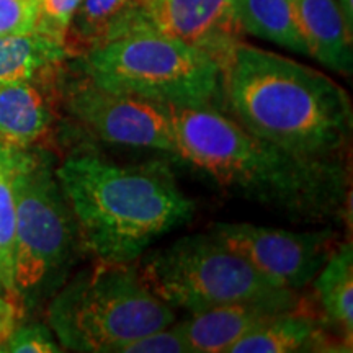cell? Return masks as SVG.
Wrapping results in <instances>:
<instances>
[{"label": "cell", "instance_id": "15", "mask_svg": "<svg viewBox=\"0 0 353 353\" xmlns=\"http://www.w3.org/2000/svg\"><path fill=\"white\" fill-rule=\"evenodd\" d=\"M141 8L143 0H82L65 34L69 56L136 32Z\"/></svg>", "mask_w": 353, "mask_h": 353}, {"label": "cell", "instance_id": "13", "mask_svg": "<svg viewBox=\"0 0 353 353\" xmlns=\"http://www.w3.org/2000/svg\"><path fill=\"white\" fill-rule=\"evenodd\" d=\"M51 100L39 82L0 83V141L32 149L52 126Z\"/></svg>", "mask_w": 353, "mask_h": 353}, {"label": "cell", "instance_id": "26", "mask_svg": "<svg viewBox=\"0 0 353 353\" xmlns=\"http://www.w3.org/2000/svg\"><path fill=\"white\" fill-rule=\"evenodd\" d=\"M0 296H10V294H8L7 288H6V285H3V281H2V280H0Z\"/></svg>", "mask_w": 353, "mask_h": 353}, {"label": "cell", "instance_id": "7", "mask_svg": "<svg viewBox=\"0 0 353 353\" xmlns=\"http://www.w3.org/2000/svg\"><path fill=\"white\" fill-rule=\"evenodd\" d=\"M138 272L159 299L192 314L223 304L291 293L268 283L211 232L182 237L154 250L143 259Z\"/></svg>", "mask_w": 353, "mask_h": 353}, {"label": "cell", "instance_id": "5", "mask_svg": "<svg viewBox=\"0 0 353 353\" xmlns=\"http://www.w3.org/2000/svg\"><path fill=\"white\" fill-rule=\"evenodd\" d=\"M77 59L83 77L114 94L175 108L214 105L221 99L219 61L152 30L123 34Z\"/></svg>", "mask_w": 353, "mask_h": 353}, {"label": "cell", "instance_id": "11", "mask_svg": "<svg viewBox=\"0 0 353 353\" xmlns=\"http://www.w3.org/2000/svg\"><path fill=\"white\" fill-rule=\"evenodd\" d=\"M296 291L280 296L223 304L193 312L180 324L192 353H228L245 334L278 312L298 306Z\"/></svg>", "mask_w": 353, "mask_h": 353}, {"label": "cell", "instance_id": "10", "mask_svg": "<svg viewBox=\"0 0 353 353\" xmlns=\"http://www.w3.org/2000/svg\"><path fill=\"white\" fill-rule=\"evenodd\" d=\"M139 30L182 39L206 51L219 64L244 33L234 10V0H143Z\"/></svg>", "mask_w": 353, "mask_h": 353}, {"label": "cell", "instance_id": "17", "mask_svg": "<svg viewBox=\"0 0 353 353\" xmlns=\"http://www.w3.org/2000/svg\"><path fill=\"white\" fill-rule=\"evenodd\" d=\"M234 10L242 33L309 56L293 0H234Z\"/></svg>", "mask_w": 353, "mask_h": 353}, {"label": "cell", "instance_id": "2", "mask_svg": "<svg viewBox=\"0 0 353 353\" xmlns=\"http://www.w3.org/2000/svg\"><path fill=\"white\" fill-rule=\"evenodd\" d=\"M229 117L260 139L307 156L335 157L352 134V100L321 70L242 39L221 64Z\"/></svg>", "mask_w": 353, "mask_h": 353}, {"label": "cell", "instance_id": "6", "mask_svg": "<svg viewBox=\"0 0 353 353\" xmlns=\"http://www.w3.org/2000/svg\"><path fill=\"white\" fill-rule=\"evenodd\" d=\"M79 228L46 152L23 149L17 176L13 290L23 309L63 283L77 247Z\"/></svg>", "mask_w": 353, "mask_h": 353}, {"label": "cell", "instance_id": "21", "mask_svg": "<svg viewBox=\"0 0 353 353\" xmlns=\"http://www.w3.org/2000/svg\"><path fill=\"white\" fill-rule=\"evenodd\" d=\"M118 353H192L180 324L141 335L120 347Z\"/></svg>", "mask_w": 353, "mask_h": 353}, {"label": "cell", "instance_id": "25", "mask_svg": "<svg viewBox=\"0 0 353 353\" xmlns=\"http://www.w3.org/2000/svg\"><path fill=\"white\" fill-rule=\"evenodd\" d=\"M337 2L343 13V17H345L348 26L353 28V0H337Z\"/></svg>", "mask_w": 353, "mask_h": 353}, {"label": "cell", "instance_id": "14", "mask_svg": "<svg viewBox=\"0 0 353 353\" xmlns=\"http://www.w3.org/2000/svg\"><path fill=\"white\" fill-rule=\"evenodd\" d=\"M69 57L64 43L39 30L0 37V83H46Z\"/></svg>", "mask_w": 353, "mask_h": 353}, {"label": "cell", "instance_id": "3", "mask_svg": "<svg viewBox=\"0 0 353 353\" xmlns=\"http://www.w3.org/2000/svg\"><path fill=\"white\" fill-rule=\"evenodd\" d=\"M56 176L82 247L100 262L134 263L195 213V203L164 165H123L83 151L65 157Z\"/></svg>", "mask_w": 353, "mask_h": 353}, {"label": "cell", "instance_id": "23", "mask_svg": "<svg viewBox=\"0 0 353 353\" xmlns=\"http://www.w3.org/2000/svg\"><path fill=\"white\" fill-rule=\"evenodd\" d=\"M38 0H0V37L37 30Z\"/></svg>", "mask_w": 353, "mask_h": 353}, {"label": "cell", "instance_id": "22", "mask_svg": "<svg viewBox=\"0 0 353 353\" xmlns=\"http://www.w3.org/2000/svg\"><path fill=\"white\" fill-rule=\"evenodd\" d=\"M82 0H38L37 30L65 44L70 20Z\"/></svg>", "mask_w": 353, "mask_h": 353}, {"label": "cell", "instance_id": "9", "mask_svg": "<svg viewBox=\"0 0 353 353\" xmlns=\"http://www.w3.org/2000/svg\"><path fill=\"white\" fill-rule=\"evenodd\" d=\"M65 110L97 139L107 144L175 154V132L165 105L114 94L87 77L70 83Z\"/></svg>", "mask_w": 353, "mask_h": 353}, {"label": "cell", "instance_id": "8", "mask_svg": "<svg viewBox=\"0 0 353 353\" xmlns=\"http://www.w3.org/2000/svg\"><path fill=\"white\" fill-rule=\"evenodd\" d=\"M211 234L239 254L268 283L281 290H303L334 252L337 232L285 231L249 223H216Z\"/></svg>", "mask_w": 353, "mask_h": 353}, {"label": "cell", "instance_id": "19", "mask_svg": "<svg viewBox=\"0 0 353 353\" xmlns=\"http://www.w3.org/2000/svg\"><path fill=\"white\" fill-rule=\"evenodd\" d=\"M21 157L23 149L0 141V280L3 281L12 298H15L13 247L17 223V176Z\"/></svg>", "mask_w": 353, "mask_h": 353}, {"label": "cell", "instance_id": "20", "mask_svg": "<svg viewBox=\"0 0 353 353\" xmlns=\"http://www.w3.org/2000/svg\"><path fill=\"white\" fill-rule=\"evenodd\" d=\"M61 350L63 347L56 341V335L43 324H19L0 347V353H54Z\"/></svg>", "mask_w": 353, "mask_h": 353}, {"label": "cell", "instance_id": "24", "mask_svg": "<svg viewBox=\"0 0 353 353\" xmlns=\"http://www.w3.org/2000/svg\"><path fill=\"white\" fill-rule=\"evenodd\" d=\"M23 306L12 296H0V347L7 342L23 317Z\"/></svg>", "mask_w": 353, "mask_h": 353}, {"label": "cell", "instance_id": "1", "mask_svg": "<svg viewBox=\"0 0 353 353\" xmlns=\"http://www.w3.org/2000/svg\"><path fill=\"white\" fill-rule=\"evenodd\" d=\"M175 156L223 187L291 216L319 223L348 198V174L335 157L307 156L260 139L214 105L169 107Z\"/></svg>", "mask_w": 353, "mask_h": 353}, {"label": "cell", "instance_id": "4", "mask_svg": "<svg viewBox=\"0 0 353 353\" xmlns=\"http://www.w3.org/2000/svg\"><path fill=\"white\" fill-rule=\"evenodd\" d=\"M48 321L68 350L118 353L141 335L169 327L175 312L149 290L132 263L97 260L57 291Z\"/></svg>", "mask_w": 353, "mask_h": 353}, {"label": "cell", "instance_id": "12", "mask_svg": "<svg viewBox=\"0 0 353 353\" xmlns=\"http://www.w3.org/2000/svg\"><path fill=\"white\" fill-rule=\"evenodd\" d=\"M293 6L309 57L334 72L350 76L353 28L348 26L337 0H293Z\"/></svg>", "mask_w": 353, "mask_h": 353}, {"label": "cell", "instance_id": "18", "mask_svg": "<svg viewBox=\"0 0 353 353\" xmlns=\"http://www.w3.org/2000/svg\"><path fill=\"white\" fill-rule=\"evenodd\" d=\"M327 322L341 330L345 342L353 335V245L342 242L311 281Z\"/></svg>", "mask_w": 353, "mask_h": 353}, {"label": "cell", "instance_id": "16", "mask_svg": "<svg viewBox=\"0 0 353 353\" xmlns=\"http://www.w3.org/2000/svg\"><path fill=\"white\" fill-rule=\"evenodd\" d=\"M324 334L303 307L286 309L245 334L228 353H291L322 350Z\"/></svg>", "mask_w": 353, "mask_h": 353}]
</instances>
